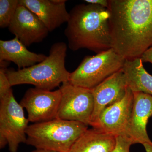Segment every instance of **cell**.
<instances>
[{"mask_svg":"<svg viewBox=\"0 0 152 152\" xmlns=\"http://www.w3.org/2000/svg\"><path fill=\"white\" fill-rule=\"evenodd\" d=\"M112 48L126 60L152 47V0H109Z\"/></svg>","mask_w":152,"mask_h":152,"instance_id":"1","label":"cell"},{"mask_svg":"<svg viewBox=\"0 0 152 152\" xmlns=\"http://www.w3.org/2000/svg\"><path fill=\"white\" fill-rule=\"evenodd\" d=\"M108 9L92 4H80L69 12L64 31L68 47L74 51L86 49L97 54L112 48Z\"/></svg>","mask_w":152,"mask_h":152,"instance_id":"2","label":"cell"},{"mask_svg":"<svg viewBox=\"0 0 152 152\" xmlns=\"http://www.w3.org/2000/svg\"><path fill=\"white\" fill-rule=\"evenodd\" d=\"M67 49L64 42L55 43L46 58L41 62L17 71L7 70L11 86L30 84L41 89L51 91L69 82L71 73L65 67Z\"/></svg>","mask_w":152,"mask_h":152,"instance_id":"3","label":"cell"},{"mask_svg":"<svg viewBox=\"0 0 152 152\" xmlns=\"http://www.w3.org/2000/svg\"><path fill=\"white\" fill-rule=\"evenodd\" d=\"M88 127L80 122L58 118L34 123L27 129L26 144L36 149L68 152Z\"/></svg>","mask_w":152,"mask_h":152,"instance_id":"4","label":"cell"},{"mask_svg":"<svg viewBox=\"0 0 152 152\" xmlns=\"http://www.w3.org/2000/svg\"><path fill=\"white\" fill-rule=\"evenodd\" d=\"M126 60L113 48L95 56H87L71 73L69 82L74 86L93 89L122 69Z\"/></svg>","mask_w":152,"mask_h":152,"instance_id":"5","label":"cell"},{"mask_svg":"<svg viewBox=\"0 0 152 152\" xmlns=\"http://www.w3.org/2000/svg\"><path fill=\"white\" fill-rule=\"evenodd\" d=\"M0 148L8 145L10 152H17L19 145L26 143L29 121L23 108L17 102L12 89L0 99Z\"/></svg>","mask_w":152,"mask_h":152,"instance_id":"6","label":"cell"},{"mask_svg":"<svg viewBox=\"0 0 152 152\" xmlns=\"http://www.w3.org/2000/svg\"><path fill=\"white\" fill-rule=\"evenodd\" d=\"M61 98L57 118L91 125L94 107L92 89L77 86L69 82L60 87Z\"/></svg>","mask_w":152,"mask_h":152,"instance_id":"7","label":"cell"},{"mask_svg":"<svg viewBox=\"0 0 152 152\" xmlns=\"http://www.w3.org/2000/svg\"><path fill=\"white\" fill-rule=\"evenodd\" d=\"M61 98L60 89L51 91L31 88L26 91L20 104L26 110L29 121L44 122L57 118Z\"/></svg>","mask_w":152,"mask_h":152,"instance_id":"8","label":"cell"},{"mask_svg":"<svg viewBox=\"0 0 152 152\" xmlns=\"http://www.w3.org/2000/svg\"><path fill=\"white\" fill-rule=\"evenodd\" d=\"M8 29L26 47L42 42L50 32L35 14L19 2Z\"/></svg>","mask_w":152,"mask_h":152,"instance_id":"9","label":"cell"},{"mask_svg":"<svg viewBox=\"0 0 152 152\" xmlns=\"http://www.w3.org/2000/svg\"><path fill=\"white\" fill-rule=\"evenodd\" d=\"M134 94L128 87L123 99L107 107L93 128L117 137L125 134L132 109Z\"/></svg>","mask_w":152,"mask_h":152,"instance_id":"10","label":"cell"},{"mask_svg":"<svg viewBox=\"0 0 152 152\" xmlns=\"http://www.w3.org/2000/svg\"><path fill=\"white\" fill-rule=\"evenodd\" d=\"M128 87L126 77L122 69L93 89L94 107L90 126H95L106 108L123 99Z\"/></svg>","mask_w":152,"mask_h":152,"instance_id":"11","label":"cell"},{"mask_svg":"<svg viewBox=\"0 0 152 152\" xmlns=\"http://www.w3.org/2000/svg\"><path fill=\"white\" fill-rule=\"evenodd\" d=\"M132 109L125 135L132 144L144 145L151 142L147 132V125L152 117V96L142 92H133Z\"/></svg>","mask_w":152,"mask_h":152,"instance_id":"12","label":"cell"},{"mask_svg":"<svg viewBox=\"0 0 152 152\" xmlns=\"http://www.w3.org/2000/svg\"><path fill=\"white\" fill-rule=\"evenodd\" d=\"M19 2L35 14L50 32L67 23L69 18L65 0H19Z\"/></svg>","mask_w":152,"mask_h":152,"instance_id":"13","label":"cell"},{"mask_svg":"<svg viewBox=\"0 0 152 152\" xmlns=\"http://www.w3.org/2000/svg\"><path fill=\"white\" fill-rule=\"evenodd\" d=\"M47 56L30 51L15 37L9 41L0 40V62L8 61L16 64L19 69L41 62Z\"/></svg>","mask_w":152,"mask_h":152,"instance_id":"14","label":"cell"},{"mask_svg":"<svg viewBox=\"0 0 152 152\" xmlns=\"http://www.w3.org/2000/svg\"><path fill=\"white\" fill-rule=\"evenodd\" d=\"M116 137L93 128L87 129L68 152H112Z\"/></svg>","mask_w":152,"mask_h":152,"instance_id":"15","label":"cell"},{"mask_svg":"<svg viewBox=\"0 0 152 152\" xmlns=\"http://www.w3.org/2000/svg\"><path fill=\"white\" fill-rule=\"evenodd\" d=\"M128 87L133 92H142L152 95V76L144 68L140 58L126 60L122 69Z\"/></svg>","mask_w":152,"mask_h":152,"instance_id":"16","label":"cell"},{"mask_svg":"<svg viewBox=\"0 0 152 152\" xmlns=\"http://www.w3.org/2000/svg\"><path fill=\"white\" fill-rule=\"evenodd\" d=\"M19 0L0 1V27L8 28L15 13Z\"/></svg>","mask_w":152,"mask_h":152,"instance_id":"17","label":"cell"},{"mask_svg":"<svg viewBox=\"0 0 152 152\" xmlns=\"http://www.w3.org/2000/svg\"><path fill=\"white\" fill-rule=\"evenodd\" d=\"M132 145V141L126 135L117 136L115 146L112 152H130Z\"/></svg>","mask_w":152,"mask_h":152,"instance_id":"18","label":"cell"},{"mask_svg":"<svg viewBox=\"0 0 152 152\" xmlns=\"http://www.w3.org/2000/svg\"><path fill=\"white\" fill-rule=\"evenodd\" d=\"M12 86L7 74V70L4 67L0 69V99L4 98L12 89Z\"/></svg>","mask_w":152,"mask_h":152,"instance_id":"19","label":"cell"},{"mask_svg":"<svg viewBox=\"0 0 152 152\" xmlns=\"http://www.w3.org/2000/svg\"><path fill=\"white\" fill-rule=\"evenodd\" d=\"M140 58L142 63H150L152 64V47L147 50L142 55Z\"/></svg>","mask_w":152,"mask_h":152,"instance_id":"20","label":"cell"},{"mask_svg":"<svg viewBox=\"0 0 152 152\" xmlns=\"http://www.w3.org/2000/svg\"><path fill=\"white\" fill-rule=\"evenodd\" d=\"M85 1L89 4L102 6L107 9L109 7V0H86Z\"/></svg>","mask_w":152,"mask_h":152,"instance_id":"21","label":"cell"},{"mask_svg":"<svg viewBox=\"0 0 152 152\" xmlns=\"http://www.w3.org/2000/svg\"><path fill=\"white\" fill-rule=\"evenodd\" d=\"M145 150L146 152H152V141L150 143H146L143 145Z\"/></svg>","mask_w":152,"mask_h":152,"instance_id":"22","label":"cell"},{"mask_svg":"<svg viewBox=\"0 0 152 152\" xmlns=\"http://www.w3.org/2000/svg\"><path fill=\"white\" fill-rule=\"evenodd\" d=\"M31 152H59L52 150L45 149H36L34 151Z\"/></svg>","mask_w":152,"mask_h":152,"instance_id":"23","label":"cell"}]
</instances>
